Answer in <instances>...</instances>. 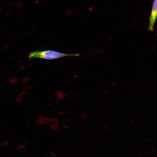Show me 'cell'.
I'll return each mask as SVG.
<instances>
[{
  "label": "cell",
  "instance_id": "cell-1",
  "mask_svg": "<svg viewBox=\"0 0 157 157\" xmlns=\"http://www.w3.org/2000/svg\"><path fill=\"white\" fill-rule=\"evenodd\" d=\"M80 55V54L78 53L66 54L53 50H47L31 52L30 53L28 56L30 58H34L51 60L65 56H78Z\"/></svg>",
  "mask_w": 157,
  "mask_h": 157
},
{
  "label": "cell",
  "instance_id": "cell-2",
  "mask_svg": "<svg viewBox=\"0 0 157 157\" xmlns=\"http://www.w3.org/2000/svg\"><path fill=\"white\" fill-rule=\"evenodd\" d=\"M36 125H46L52 129L57 130L59 127V122L56 118H53L42 115L38 116L35 121Z\"/></svg>",
  "mask_w": 157,
  "mask_h": 157
},
{
  "label": "cell",
  "instance_id": "cell-3",
  "mask_svg": "<svg viewBox=\"0 0 157 157\" xmlns=\"http://www.w3.org/2000/svg\"><path fill=\"white\" fill-rule=\"evenodd\" d=\"M157 0H154L149 19V23L148 30L153 31L157 16Z\"/></svg>",
  "mask_w": 157,
  "mask_h": 157
},
{
  "label": "cell",
  "instance_id": "cell-4",
  "mask_svg": "<svg viewBox=\"0 0 157 157\" xmlns=\"http://www.w3.org/2000/svg\"><path fill=\"white\" fill-rule=\"evenodd\" d=\"M27 94V90H23L17 94L15 99V101L17 104L21 103Z\"/></svg>",
  "mask_w": 157,
  "mask_h": 157
},
{
  "label": "cell",
  "instance_id": "cell-5",
  "mask_svg": "<svg viewBox=\"0 0 157 157\" xmlns=\"http://www.w3.org/2000/svg\"><path fill=\"white\" fill-rule=\"evenodd\" d=\"M56 95L57 99L58 100L64 99L66 97V95L60 91H57Z\"/></svg>",
  "mask_w": 157,
  "mask_h": 157
}]
</instances>
